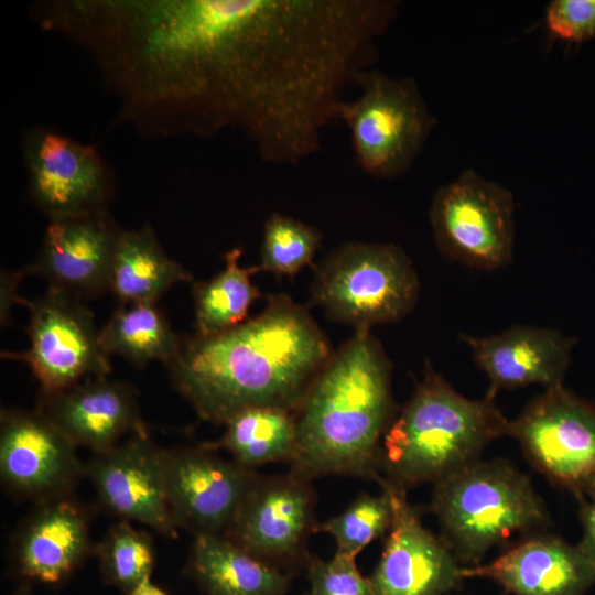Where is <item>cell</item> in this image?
I'll return each instance as SVG.
<instances>
[{
    "instance_id": "obj_2",
    "label": "cell",
    "mask_w": 595,
    "mask_h": 595,
    "mask_svg": "<svg viewBox=\"0 0 595 595\" xmlns=\"http://www.w3.org/2000/svg\"><path fill=\"white\" fill-rule=\"evenodd\" d=\"M369 331L356 329L331 356L295 411L291 470L309 479L379 477L382 439L397 411L391 364Z\"/></svg>"
},
{
    "instance_id": "obj_11",
    "label": "cell",
    "mask_w": 595,
    "mask_h": 595,
    "mask_svg": "<svg viewBox=\"0 0 595 595\" xmlns=\"http://www.w3.org/2000/svg\"><path fill=\"white\" fill-rule=\"evenodd\" d=\"M164 469L174 521L195 537L225 536L258 477L207 445L164 450Z\"/></svg>"
},
{
    "instance_id": "obj_32",
    "label": "cell",
    "mask_w": 595,
    "mask_h": 595,
    "mask_svg": "<svg viewBox=\"0 0 595 595\" xmlns=\"http://www.w3.org/2000/svg\"><path fill=\"white\" fill-rule=\"evenodd\" d=\"M131 595H166L159 587L150 582V578L145 580Z\"/></svg>"
},
{
    "instance_id": "obj_28",
    "label": "cell",
    "mask_w": 595,
    "mask_h": 595,
    "mask_svg": "<svg viewBox=\"0 0 595 595\" xmlns=\"http://www.w3.org/2000/svg\"><path fill=\"white\" fill-rule=\"evenodd\" d=\"M363 494L340 515L316 524L315 532L329 533L336 541V553L355 556L371 541L389 531L393 509L389 493Z\"/></svg>"
},
{
    "instance_id": "obj_6",
    "label": "cell",
    "mask_w": 595,
    "mask_h": 595,
    "mask_svg": "<svg viewBox=\"0 0 595 595\" xmlns=\"http://www.w3.org/2000/svg\"><path fill=\"white\" fill-rule=\"evenodd\" d=\"M355 84L360 94L342 104L338 120L350 131L356 162L375 178L399 177L415 162L436 119L413 77L392 78L368 68Z\"/></svg>"
},
{
    "instance_id": "obj_21",
    "label": "cell",
    "mask_w": 595,
    "mask_h": 595,
    "mask_svg": "<svg viewBox=\"0 0 595 595\" xmlns=\"http://www.w3.org/2000/svg\"><path fill=\"white\" fill-rule=\"evenodd\" d=\"M191 570L209 595H283L289 581L223 536H196Z\"/></svg>"
},
{
    "instance_id": "obj_23",
    "label": "cell",
    "mask_w": 595,
    "mask_h": 595,
    "mask_svg": "<svg viewBox=\"0 0 595 595\" xmlns=\"http://www.w3.org/2000/svg\"><path fill=\"white\" fill-rule=\"evenodd\" d=\"M99 344L134 365L160 360L169 367L178 356L182 339L172 331L155 303L123 304L99 332Z\"/></svg>"
},
{
    "instance_id": "obj_3",
    "label": "cell",
    "mask_w": 595,
    "mask_h": 595,
    "mask_svg": "<svg viewBox=\"0 0 595 595\" xmlns=\"http://www.w3.org/2000/svg\"><path fill=\"white\" fill-rule=\"evenodd\" d=\"M494 397L458 393L430 364L409 401L397 412L381 443L380 476L407 490L479 461L486 445L508 435L509 423Z\"/></svg>"
},
{
    "instance_id": "obj_7",
    "label": "cell",
    "mask_w": 595,
    "mask_h": 595,
    "mask_svg": "<svg viewBox=\"0 0 595 595\" xmlns=\"http://www.w3.org/2000/svg\"><path fill=\"white\" fill-rule=\"evenodd\" d=\"M429 217L437 249L451 260L484 270L512 261L515 198L499 183L465 170L435 192Z\"/></svg>"
},
{
    "instance_id": "obj_10",
    "label": "cell",
    "mask_w": 595,
    "mask_h": 595,
    "mask_svg": "<svg viewBox=\"0 0 595 595\" xmlns=\"http://www.w3.org/2000/svg\"><path fill=\"white\" fill-rule=\"evenodd\" d=\"M22 148L31 198L50 220L107 210L112 178L95 147L51 128H33Z\"/></svg>"
},
{
    "instance_id": "obj_30",
    "label": "cell",
    "mask_w": 595,
    "mask_h": 595,
    "mask_svg": "<svg viewBox=\"0 0 595 595\" xmlns=\"http://www.w3.org/2000/svg\"><path fill=\"white\" fill-rule=\"evenodd\" d=\"M544 22L548 31L562 41L595 39V0H552L545 7Z\"/></svg>"
},
{
    "instance_id": "obj_31",
    "label": "cell",
    "mask_w": 595,
    "mask_h": 595,
    "mask_svg": "<svg viewBox=\"0 0 595 595\" xmlns=\"http://www.w3.org/2000/svg\"><path fill=\"white\" fill-rule=\"evenodd\" d=\"M580 501L583 537L577 547L595 563V496Z\"/></svg>"
},
{
    "instance_id": "obj_18",
    "label": "cell",
    "mask_w": 595,
    "mask_h": 595,
    "mask_svg": "<svg viewBox=\"0 0 595 595\" xmlns=\"http://www.w3.org/2000/svg\"><path fill=\"white\" fill-rule=\"evenodd\" d=\"M461 574L493 580L513 595H584L595 583V563L577 545L537 536Z\"/></svg>"
},
{
    "instance_id": "obj_25",
    "label": "cell",
    "mask_w": 595,
    "mask_h": 595,
    "mask_svg": "<svg viewBox=\"0 0 595 595\" xmlns=\"http://www.w3.org/2000/svg\"><path fill=\"white\" fill-rule=\"evenodd\" d=\"M240 256L239 248L226 252L225 267L217 275L193 284L195 335L210 337L240 325L249 307L261 296L250 280L261 271L260 267H240Z\"/></svg>"
},
{
    "instance_id": "obj_24",
    "label": "cell",
    "mask_w": 595,
    "mask_h": 595,
    "mask_svg": "<svg viewBox=\"0 0 595 595\" xmlns=\"http://www.w3.org/2000/svg\"><path fill=\"white\" fill-rule=\"evenodd\" d=\"M220 440L238 465L252 468L291 461L296 446L295 412L277 407H253L236 413L226 423Z\"/></svg>"
},
{
    "instance_id": "obj_27",
    "label": "cell",
    "mask_w": 595,
    "mask_h": 595,
    "mask_svg": "<svg viewBox=\"0 0 595 595\" xmlns=\"http://www.w3.org/2000/svg\"><path fill=\"white\" fill-rule=\"evenodd\" d=\"M98 555L108 581L129 595L150 578L154 563L152 542L126 520L109 529L98 547Z\"/></svg>"
},
{
    "instance_id": "obj_29",
    "label": "cell",
    "mask_w": 595,
    "mask_h": 595,
    "mask_svg": "<svg viewBox=\"0 0 595 595\" xmlns=\"http://www.w3.org/2000/svg\"><path fill=\"white\" fill-rule=\"evenodd\" d=\"M355 556L336 553L329 561L312 559L311 595H376L370 578L358 571Z\"/></svg>"
},
{
    "instance_id": "obj_8",
    "label": "cell",
    "mask_w": 595,
    "mask_h": 595,
    "mask_svg": "<svg viewBox=\"0 0 595 595\" xmlns=\"http://www.w3.org/2000/svg\"><path fill=\"white\" fill-rule=\"evenodd\" d=\"M529 462L580 500L595 496V407L563 386L545 389L510 420Z\"/></svg>"
},
{
    "instance_id": "obj_14",
    "label": "cell",
    "mask_w": 595,
    "mask_h": 595,
    "mask_svg": "<svg viewBox=\"0 0 595 595\" xmlns=\"http://www.w3.org/2000/svg\"><path fill=\"white\" fill-rule=\"evenodd\" d=\"M310 480L293 470L257 477L223 537L270 564L299 556L316 527Z\"/></svg>"
},
{
    "instance_id": "obj_22",
    "label": "cell",
    "mask_w": 595,
    "mask_h": 595,
    "mask_svg": "<svg viewBox=\"0 0 595 595\" xmlns=\"http://www.w3.org/2000/svg\"><path fill=\"white\" fill-rule=\"evenodd\" d=\"M191 274L171 259L150 226L123 230L113 255L109 291L123 304L155 303L170 288Z\"/></svg>"
},
{
    "instance_id": "obj_17",
    "label": "cell",
    "mask_w": 595,
    "mask_h": 595,
    "mask_svg": "<svg viewBox=\"0 0 595 595\" xmlns=\"http://www.w3.org/2000/svg\"><path fill=\"white\" fill-rule=\"evenodd\" d=\"M459 340L486 374L487 394L494 398L501 389L562 386L572 348L571 339L555 329L521 324L484 337L462 333Z\"/></svg>"
},
{
    "instance_id": "obj_12",
    "label": "cell",
    "mask_w": 595,
    "mask_h": 595,
    "mask_svg": "<svg viewBox=\"0 0 595 595\" xmlns=\"http://www.w3.org/2000/svg\"><path fill=\"white\" fill-rule=\"evenodd\" d=\"M75 444L43 412L1 414L0 474L12 494L44 501L65 496L85 473Z\"/></svg>"
},
{
    "instance_id": "obj_4",
    "label": "cell",
    "mask_w": 595,
    "mask_h": 595,
    "mask_svg": "<svg viewBox=\"0 0 595 595\" xmlns=\"http://www.w3.org/2000/svg\"><path fill=\"white\" fill-rule=\"evenodd\" d=\"M431 508L456 559L476 565L491 547L548 522L530 480L501 459L478 461L434 484Z\"/></svg>"
},
{
    "instance_id": "obj_26",
    "label": "cell",
    "mask_w": 595,
    "mask_h": 595,
    "mask_svg": "<svg viewBox=\"0 0 595 595\" xmlns=\"http://www.w3.org/2000/svg\"><path fill=\"white\" fill-rule=\"evenodd\" d=\"M321 240L322 234L315 227L273 213L263 225L260 270L294 275L312 264Z\"/></svg>"
},
{
    "instance_id": "obj_1",
    "label": "cell",
    "mask_w": 595,
    "mask_h": 595,
    "mask_svg": "<svg viewBox=\"0 0 595 595\" xmlns=\"http://www.w3.org/2000/svg\"><path fill=\"white\" fill-rule=\"evenodd\" d=\"M331 356L307 310L273 294L256 317L219 335L182 340L167 368L199 418L225 424L253 407L295 412Z\"/></svg>"
},
{
    "instance_id": "obj_15",
    "label": "cell",
    "mask_w": 595,
    "mask_h": 595,
    "mask_svg": "<svg viewBox=\"0 0 595 595\" xmlns=\"http://www.w3.org/2000/svg\"><path fill=\"white\" fill-rule=\"evenodd\" d=\"M101 504L112 513L176 534L166 491L164 450L145 433H134L95 457L85 467Z\"/></svg>"
},
{
    "instance_id": "obj_9",
    "label": "cell",
    "mask_w": 595,
    "mask_h": 595,
    "mask_svg": "<svg viewBox=\"0 0 595 595\" xmlns=\"http://www.w3.org/2000/svg\"><path fill=\"white\" fill-rule=\"evenodd\" d=\"M18 302L30 310L31 346L10 356L30 366L42 393L60 392L83 378L109 374L110 364L99 344L94 315L78 300L50 289L35 301Z\"/></svg>"
},
{
    "instance_id": "obj_5",
    "label": "cell",
    "mask_w": 595,
    "mask_h": 595,
    "mask_svg": "<svg viewBox=\"0 0 595 595\" xmlns=\"http://www.w3.org/2000/svg\"><path fill=\"white\" fill-rule=\"evenodd\" d=\"M312 301L356 329L398 321L414 309L420 282L411 259L393 244L348 242L316 267Z\"/></svg>"
},
{
    "instance_id": "obj_13",
    "label": "cell",
    "mask_w": 595,
    "mask_h": 595,
    "mask_svg": "<svg viewBox=\"0 0 595 595\" xmlns=\"http://www.w3.org/2000/svg\"><path fill=\"white\" fill-rule=\"evenodd\" d=\"M390 495L393 516L385 548L370 578L376 595H444L463 578L457 559L429 531L407 490L378 478Z\"/></svg>"
},
{
    "instance_id": "obj_19",
    "label": "cell",
    "mask_w": 595,
    "mask_h": 595,
    "mask_svg": "<svg viewBox=\"0 0 595 595\" xmlns=\"http://www.w3.org/2000/svg\"><path fill=\"white\" fill-rule=\"evenodd\" d=\"M39 410L75 445H85L95 453L116 446L128 432H147L131 387L106 377L87 378L66 390L42 393Z\"/></svg>"
},
{
    "instance_id": "obj_16",
    "label": "cell",
    "mask_w": 595,
    "mask_h": 595,
    "mask_svg": "<svg viewBox=\"0 0 595 595\" xmlns=\"http://www.w3.org/2000/svg\"><path fill=\"white\" fill-rule=\"evenodd\" d=\"M122 229L108 210L50 220L31 266L50 289L76 300L109 290L111 266Z\"/></svg>"
},
{
    "instance_id": "obj_20",
    "label": "cell",
    "mask_w": 595,
    "mask_h": 595,
    "mask_svg": "<svg viewBox=\"0 0 595 595\" xmlns=\"http://www.w3.org/2000/svg\"><path fill=\"white\" fill-rule=\"evenodd\" d=\"M90 549L86 510L66 495L47 499L24 521L14 542L20 572L57 583L85 559Z\"/></svg>"
}]
</instances>
